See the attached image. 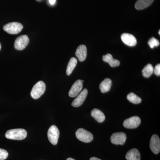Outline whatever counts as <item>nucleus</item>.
I'll list each match as a JSON object with an SVG mask.
<instances>
[{"label": "nucleus", "instance_id": "1a4fd4ad", "mask_svg": "<svg viewBox=\"0 0 160 160\" xmlns=\"http://www.w3.org/2000/svg\"><path fill=\"white\" fill-rule=\"evenodd\" d=\"M83 88L82 81L78 80L75 82L74 84L69 90V95L70 97L74 98L77 96L82 91Z\"/></svg>", "mask_w": 160, "mask_h": 160}, {"label": "nucleus", "instance_id": "cd10ccee", "mask_svg": "<svg viewBox=\"0 0 160 160\" xmlns=\"http://www.w3.org/2000/svg\"><path fill=\"white\" fill-rule=\"evenodd\" d=\"M1 48H2V46H1V43H0V50H1Z\"/></svg>", "mask_w": 160, "mask_h": 160}, {"label": "nucleus", "instance_id": "ddd939ff", "mask_svg": "<svg viewBox=\"0 0 160 160\" xmlns=\"http://www.w3.org/2000/svg\"><path fill=\"white\" fill-rule=\"evenodd\" d=\"M75 55L80 62H83L87 57V48L85 45H80L76 51Z\"/></svg>", "mask_w": 160, "mask_h": 160}, {"label": "nucleus", "instance_id": "5701e85b", "mask_svg": "<svg viewBox=\"0 0 160 160\" xmlns=\"http://www.w3.org/2000/svg\"><path fill=\"white\" fill-rule=\"evenodd\" d=\"M8 152L4 149H0V160L6 159L8 156Z\"/></svg>", "mask_w": 160, "mask_h": 160}, {"label": "nucleus", "instance_id": "412c9836", "mask_svg": "<svg viewBox=\"0 0 160 160\" xmlns=\"http://www.w3.org/2000/svg\"><path fill=\"white\" fill-rule=\"evenodd\" d=\"M127 98L130 102L133 103V104H139L142 102V99L133 92L129 93L127 95Z\"/></svg>", "mask_w": 160, "mask_h": 160}, {"label": "nucleus", "instance_id": "f3484780", "mask_svg": "<svg viewBox=\"0 0 160 160\" xmlns=\"http://www.w3.org/2000/svg\"><path fill=\"white\" fill-rule=\"evenodd\" d=\"M112 82L110 79L106 78L100 84V90L102 93H105L109 91L111 89Z\"/></svg>", "mask_w": 160, "mask_h": 160}, {"label": "nucleus", "instance_id": "f257e3e1", "mask_svg": "<svg viewBox=\"0 0 160 160\" xmlns=\"http://www.w3.org/2000/svg\"><path fill=\"white\" fill-rule=\"evenodd\" d=\"M27 132L23 129H10L6 132V137L9 139L22 140L27 137Z\"/></svg>", "mask_w": 160, "mask_h": 160}, {"label": "nucleus", "instance_id": "6e6552de", "mask_svg": "<svg viewBox=\"0 0 160 160\" xmlns=\"http://www.w3.org/2000/svg\"><path fill=\"white\" fill-rule=\"evenodd\" d=\"M126 135L124 132H118L112 135L110 140L114 145H123L126 142Z\"/></svg>", "mask_w": 160, "mask_h": 160}, {"label": "nucleus", "instance_id": "bb28decb", "mask_svg": "<svg viewBox=\"0 0 160 160\" xmlns=\"http://www.w3.org/2000/svg\"><path fill=\"white\" fill-rule=\"evenodd\" d=\"M66 160H75L74 159H73V158H69L67 159Z\"/></svg>", "mask_w": 160, "mask_h": 160}, {"label": "nucleus", "instance_id": "393cba45", "mask_svg": "<svg viewBox=\"0 0 160 160\" xmlns=\"http://www.w3.org/2000/svg\"><path fill=\"white\" fill-rule=\"evenodd\" d=\"M49 3L52 5H53L56 2V0H49Z\"/></svg>", "mask_w": 160, "mask_h": 160}, {"label": "nucleus", "instance_id": "4be33fe9", "mask_svg": "<svg viewBox=\"0 0 160 160\" xmlns=\"http://www.w3.org/2000/svg\"><path fill=\"white\" fill-rule=\"evenodd\" d=\"M148 45L150 46L151 49H153L154 47H157L159 46L160 42L158 40L155 38H152L148 41Z\"/></svg>", "mask_w": 160, "mask_h": 160}, {"label": "nucleus", "instance_id": "b1692460", "mask_svg": "<svg viewBox=\"0 0 160 160\" xmlns=\"http://www.w3.org/2000/svg\"><path fill=\"white\" fill-rule=\"evenodd\" d=\"M153 72L156 75L158 76H160V65L159 64H158L155 67L154 69H153Z\"/></svg>", "mask_w": 160, "mask_h": 160}, {"label": "nucleus", "instance_id": "20e7f679", "mask_svg": "<svg viewBox=\"0 0 160 160\" xmlns=\"http://www.w3.org/2000/svg\"><path fill=\"white\" fill-rule=\"evenodd\" d=\"M76 136L81 142L85 143L91 142L93 139V135L86 129L80 128L76 132Z\"/></svg>", "mask_w": 160, "mask_h": 160}, {"label": "nucleus", "instance_id": "aec40b11", "mask_svg": "<svg viewBox=\"0 0 160 160\" xmlns=\"http://www.w3.org/2000/svg\"><path fill=\"white\" fill-rule=\"evenodd\" d=\"M153 69L154 68L151 64H149L146 65L142 71L143 77L146 78L150 77L153 73Z\"/></svg>", "mask_w": 160, "mask_h": 160}, {"label": "nucleus", "instance_id": "f03ea898", "mask_svg": "<svg viewBox=\"0 0 160 160\" xmlns=\"http://www.w3.org/2000/svg\"><path fill=\"white\" fill-rule=\"evenodd\" d=\"M46 89L45 83L42 81H39L34 85L30 93L32 98L34 99H38L44 94Z\"/></svg>", "mask_w": 160, "mask_h": 160}, {"label": "nucleus", "instance_id": "2eb2a0df", "mask_svg": "<svg viewBox=\"0 0 160 160\" xmlns=\"http://www.w3.org/2000/svg\"><path fill=\"white\" fill-rule=\"evenodd\" d=\"M126 158L127 160H141V155L137 149H132L127 152Z\"/></svg>", "mask_w": 160, "mask_h": 160}, {"label": "nucleus", "instance_id": "dca6fc26", "mask_svg": "<svg viewBox=\"0 0 160 160\" xmlns=\"http://www.w3.org/2000/svg\"><path fill=\"white\" fill-rule=\"evenodd\" d=\"M91 114L92 116L99 123L102 122L106 119L105 115L102 112L98 109H92L91 112Z\"/></svg>", "mask_w": 160, "mask_h": 160}, {"label": "nucleus", "instance_id": "a878e982", "mask_svg": "<svg viewBox=\"0 0 160 160\" xmlns=\"http://www.w3.org/2000/svg\"><path fill=\"white\" fill-rule=\"evenodd\" d=\"M90 160H102L98 158H97L92 157L90 159Z\"/></svg>", "mask_w": 160, "mask_h": 160}, {"label": "nucleus", "instance_id": "0eeeda50", "mask_svg": "<svg viewBox=\"0 0 160 160\" xmlns=\"http://www.w3.org/2000/svg\"><path fill=\"white\" fill-rule=\"evenodd\" d=\"M141 122V119L138 116L132 117L127 119L123 122V126L127 129H135Z\"/></svg>", "mask_w": 160, "mask_h": 160}, {"label": "nucleus", "instance_id": "9d476101", "mask_svg": "<svg viewBox=\"0 0 160 160\" xmlns=\"http://www.w3.org/2000/svg\"><path fill=\"white\" fill-rule=\"evenodd\" d=\"M150 148L154 154H158L160 151V141L157 135L152 136L150 141Z\"/></svg>", "mask_w": 160, "mask_h": 160}, {"label": "nucleus", "instance_id": "7ed1b4c3", "mask_svg": "<svg viewBox=\"0 0 160 160\" xmlns=\"http://www.w3.org/2000/svg\"><path fill=\"white\" fill-rule=\"evenodd\" d=\"M23 26L21 23L12 22L6 24L3 27L4 31L11 34H16L22 30Z\"/></svg>", "mask_w": 160, "mask_h": 160}, {"label": "nucleus", "instance_id": "39448f33", "mask_svg": "<svg viewBox=\"0 0 160 160\" xmlns=\"http://www.w3.org/2000/svg\"><path fill=\"white\" fill-rule=\"evenodd\" d=\"M60 132L56 126L53 125L49 128L48 132V138L50 142L53 145L58 144L59 137Z\"/></svg>", "mask_w": 160, "mask_h": 160}, {"label": "nucleus", "instance_id": "f8f14e48", "mask_svg": "<svg viewBox=\"0 0 160 160\" xmlns=\"http://www.w3.org/2000/svg\"><path fill=\"white\" fill-rule=\"evenodd\" d=\"M121 39L124 44L131 47L135 46L137 43L136 38L134 36L129 33H123L121 36Z\"/></svg>", "mask_w": 160, "mask_h": 160}, {"label": "nucleus", "instance_id": "4468645a", "mask_svg": "<svg viewBox=\"0 0 160 160\" xmlns=\"http://www.w3.org/2000/svg\"><path fill=\"white\" fill-rule=\"evenodd\" d=\"M102 59L104 62L109 63L112 67H117L120 64L119 61L114 59L112 57V56L110 53H107L106 55L103 56Z\"/></svg>", "mask_w": 160, "mask_h": 160}, {"label": "nucleus", "instance_id": "a211bd4d", "mask_svg": "<svg viewBox=\"0 0 160 160\" xmlns=\"http://www.w3.org/2000/svg\"><path fill=\"white\" fill-rule=\"evenodd\" d=\"M154 0H138L135 5L136 9L138 10H142L150 6Z\"/></svg>", "mask_w": 160, "mask_h": 160}, {"label": "nucleus", "instance_id": "9b49d317", "mask_svg": "<svg viewBox=\"0 0 160 160\" xmlns=\"http://www.w3.org/2000/svg\"><path fill=\"white\" fill-rule=\"evenodd\" d=\"M88 91L86 89H84L82 92L78 95L77 97L72 103V106L74 107H78L82 106L86 100Z\"/></svg>", "mask_w": 160, "mask_h": 160}, {"label": "nucleus", "instance_id": "c85d7f7f", "mask_svg": "<svg viewBox=\"0 0 160 160\" xmlns=\"http://www.w3.org/2000/svg\"><path fill=\"white\" fill-rule=\"evenodd\" d=\"M159 32V34L160 35V30H159V32Z\"/></svg>", "mask_w": 160, "mask_h": 160}, {"label": "nucleus", "instance_id": "423d86ee", "mask_svg": "<svg viewBox=\"0 0 160 160\" xmlns=\"http://www.w3.org/2000/svg\"><path fill=\"white\" fill-rule=\"evenodd\" d=\"M29 38L26 35H23L19 37L15 41L14 47L18 50H22L25 49L29 44Z\"/></svg>", "mask_w": 160, "mask_h": 160}, {"label": "nucleus", "instance_id": "6ab92c4d", "mask_svg": "<svg viewBox=\"0 0 160 160\" xmlns=\"http://www.w3.org/2000/svg\"><path fill=\"white\" fill-rule=\"evenodd\" d=\"M78 61L77 59L75 58H72L68 63L66 69V74L69 76L71 74L73 71V69L75 68L77 64Z\"/></svg>", "mask_w": 160, "mask_h": 160}]
</instances>
